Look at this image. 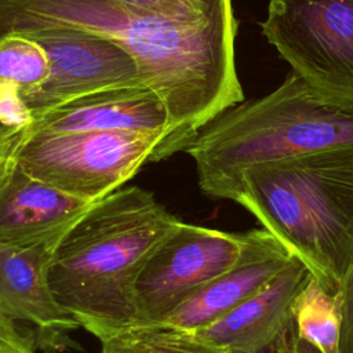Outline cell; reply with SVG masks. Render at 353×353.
<instances>
[{"label": "cell", "mask_w": 353, "mask_h": 353, "mask_svg": "<svg viewBox=\"0 0 353 353\" xmlns=\"http://www.w3.org/2000/svg\"><path fill=\"white\" fill-rule=\"evenodd\" d=\"M26 37L43 47L50 63L46 80L21 92L32 116L101 90L145 84L132 54L102 34L52 28Z\"/></svg>", "instance_id": "obj_8"}, {"label": "cell", "mask_w": 353, "mask_h": 353, "mask_svg": "<svg viewBox=\"0 0 353 353\" xmlns=\"http://www.w3.org/2000/svg\"><path fill=\"white\" fill-rule=\"evenodd\" d=\"M178 222L137 185L95 201L55 247L48 279L58 303L99 341L137 325V279Z\"/></svg>", "instance_id": "obj_2"}, {"label": "cell", "mask_w": 353, "mask_h": 353, "mask_svg": "<svg viewBox=\"0 0 353 353\" xmlns=\"http://www.w3.org/2000/svg\"><path fill=\"white\" fill-rule=\"evenodd\" d=\"M117 130L157 132L165 139L170 132L168 109L160 95L146 84L119 87L63 102L33 116L26 128L29 132Z\"/></svg>", "instance_id": "obj_12"}, {"label": "cell", "mask_w": 353, "mask_h": 353, "mask_svg": "<svg viewBox=\"0 0 353 353\" xmlns=\"http://www.w3.org/2000/svg\"><path fill=\"white\" fill-rule=\"evenodd\" d=\"M94 203L29 175L12 160L0 178V244L25 245L65 233Z\"/></svg>", "instance_id": "obj_13"}, {"label": "cell", "mask_w": 353, "mask_h": 353, "mask_svg": "<svg viewBox=\"0 0 353 353\" xmlns=\"http://www.w3.org/2000/svg\"><path fill=\"white\" fill-rule=\"evenodd\" d=\"M309 273L294 256L259 292L194 334L226 353H276L292 323V301Z\"/></svg>", "instance_id": "obj_11"}, {"label": "cell", "mask_w": 353, "mask_h": 353, "mask_svg": "<svg viewBox=\"0 0 353 353\" xmlns=\"http://www.w3.org/2000/svg\"><path fill=\"white\" fill-rule=\"evenodd\" d=\"M292 321L299 336L323 353H339L342 313L336 294L328 292L309 273L291 305Z\"/></svg>", "instance_id": "obj_14"}, {"label": "cell", "mask_w": 353, "mask_h": 353, "mask_svg": "<svg viewBox=\"0 0 353 353\" xmlns=\"http://www.w3.org/2000/svg\"><path fill=\"white\" fill-rule=\"evenodd\" d=\"M244 244L245 232L230 233L179 221L137 279V325L161 323L199 287L233 266Z\"/></svg>", "instance_id": "obj_7"}, {"label": "cell", "mask_w": 353, "mask_h": 353, "mask_svg": "<svg viewBox=\"0 0 353 353\" xmlns=\"http://www.w3.org/2000/svg\"><path fill=\"white\" fill-rule=\"evenodd\" d=\"M261 26L292 72L353 102V0H269Z\"/></svg>", "instance_id": "obj_6"}, {"label": "cell", "mask_w": 353, "mask_h": 353, "mask_svg": "<svg viewBox=\"0 0 353 353\" xmlns=\"http://www.w3.org/2000/svg\"><path fill=\"white\" fill-rule=\"evenodd\" d=\"M336 295L342 313L339 353H353V265Z\"/></svg>", "instance_id": "obj_19"}, {"label": "cell", "mask_w": 353, "mask_h": 353, "mask_svg": "<svg viewBox=\"0 0 353 353\" xmlns=\"http://www.w3.org/2000/svg\"><path fill=\"white\" fill-rule=\"evenodd\" d=\"M33 116L21 97V90L0 81V121L12 128H28Z\"/></svg>", "instance_id": "obj_17"}, {"label": "cell", "mask_w": 353, "mask_h": 353, "mask_svg": "<svg viewBox=\"0 0 353 353\" xmlns=\"http://www.w3.org/2000/svg\"><path fill=\"white\" fill-rule=\"evenodd\" d=\"M65 233L25 245L0 244V303L15 321L34 327L36 347L44 353L73 347L70 332L80 327L58 303L48 279L55 247Z\"/></svg>", "instance_id": "obj_9"}, {"label": "cell", "mask_w": 353, "mask_h": 353, "mask_svg": "<svg viewBox=\"0 0 353 353\" xmlns=\"http://www.w3.org/2000/svg\"><path fill=\"white\" fill-rule=\"evenodd\" d=\"M101 343V353H226L192 331L161 323L132 325Z\"/></svg>", "instance_id": "obj_15"}, {"label": "cell", "mask_w": 353, "mask_h": 353, "mask_svg": "<svg viewBox=\"0 0 353 353\" xmlns=\"http://www.w3.org/2000/svg\"><path fill=\"white\" fill-rule=\"evenodd\" d=\"M52 28L94 32L132 54L145 84L160 95L170 114V132L154 161L186 150L204 125L244 101L232 1L181 19L120 0H0V39Z\"/></svg>", "instance_id": "obj_1"}, {"label": "cell", "mask_w": 353, "mask_h": 353, "mask_svg": "<svg viewBox=\"0 0 353 353\" xmlns=\"http://www.w3.org/2000/svg\"><path fill=\"white\" fill-rule=\"evenodd\" d=\"M341 146H353V102L316 90L291 70L268 95L212 119L185 152L201 193L233 201L250 167Z\"/></svg>", "instance_id": "obj_4"}, {"label": "cell", "mask_w": 353, "mask_h": 353, "mask_svg": "<svg viewBox=\"0 0 353 353\" xmlns=\"http://www.w3.org/2000/svg\"><path fill=\"white\" fill-rule=\"evenodd\" d=\"M163 134L143 131H25L14 160L29 175L79 199L98 201L154 163Z\"/></svg>", "instance_id": "obj_5"}, {"label": "cell", "mask_w": 353, "mask_h": 353, "mask_svg": "<svg viewBox=\"0 0 353 353\" xmlns=\"http://www.w3.org/2000/svg\"><path fill=\"white\" fill-rule=\"evenodd\" d=\"M233 201L339 292L353 265V146L255 164Z\"/></svg>", "instance_id": "obj_3"}, {"label": "cell", "mask_w": 353, "mask_h": 353, "mask_svg": "<svg viewBox=\"0 0 353 353\" xmlns=\"http://www.w3.org/2000/svg\"><path fill=\"white\" fill-rule=\"evenodd\" d=\"M276 353H323V352L309 341L299 336L295 331V325L292 321L288 330L284 332V335L279 341Z\"/></svg>", "instance_id": "obj_21"}, {"label": "cell", "mask_w": 353, "mask_h": 353, "mask_svg": "<svg viewBox=\"0 0 353 353\" xmlns=\"http://www.w3.org/2000/svg\"><path fill=\"white\" fill-rule=\"evenodd\" d=\"M48 72V58L39 43L21 34L0 39V81L22 92L43 83Z\"/></svg>", "instance_id": "obj_16"}, {"label": "cell", "mask_w": 353, "mask_h": 353, "mask_svg": "<svg viewBox=\"0 0 353 353\" xmlns=\"http://www.w3.org/2000/svg\"><path fill=\"white\" fill-rule=\"evenodd\" d=\"M25 131L26 128H12L0 121V178L12 163Z\"/></svg>", "instance_id": "obj_20"}, {"label": "cell", "mask_w": 353, "mask_h": 353, "mask_svg": "<svg viewBox=\"0 0 353 353\" xmlns=\"http://www.w3.org/2000/svg\"><path fill=\"white\" fill-rule=\"evenodd\" d=\"M292 258L263 228L247 230L237 262L192 292L161 324L196 332L259 292Z\"/></svg>", "instance_id": "obj_10"}, {"label": "cell", "mask_w": 353, "mask_h": 353, "mask_svg": "<svg viewBox=\"0 0 353 353\" xmlns=\"http://www.w3.org/2000/svg\"><path fill=\"white\" fill-rule=\"evenodd\" d=\"M0 303V353H34V332L21 328Z\"/></svg>", "instance_id": "obj_18"}]
</instances>
